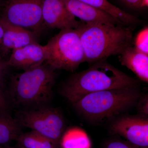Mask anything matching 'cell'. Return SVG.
I'll list each match as a JSON object with an SVG mask.
<instances>
[{"label":"cell","mask_w":148,"mask_h":148,"mask_svg":"<svg viewBox=\"0 0 148 148\" xmlns=\"http://www.w3.org/2000/svg\"><path fill=\"white\" fill-rule=\"evenodd\" d=\"M139 103V110L142 114V115L147 116L148 113V96H145L144 98H141Z\"/></svg>","instance_id":"obj_21"},{"label":"cell","mask_w":148,"mask_h":148,"mask_svg":"<svg viewBox=\"0 0 148 148\" xmlns=\"http://www.w3.org/2000/svg\"><path fill=\"white\" fill-rule=\"evenodd\" d=\"M61 148H91L90 138L84 130L73 127L64 131L59 142Z\"/></svg>","instance_id":"obj_15"},{"label":"cell","mask_w":148,"mask_h":148,"mask_svg":"<svg viewBox=\"0 0 148 148\" xmlns=\"http://www.w3.org/2000/svg\"><path fill=\"white\" fill-rule=\"evenodd\" d=\"M79 1L109 14L123 25L132 26L140 23L139 18L117 7L108 0Z\"/></svg>","instance_id":"obj_14"},{"label":"cell","mask_w":148,"mask_h":148,"mask_svg":"<svg viewBox=\"0 0 148 148\" xmlns=\"http://www.w3.org/2000/svg\"><path fill=\"white\" fill-rule=\"evenodd\" d=\"M46 53L45 46L33 43L14 49L7 60L8 67L27 71L45 63Z\"/></svg>","instance_id":"obj_10"},{"label":"cell","mask_w":148,"mask_h":148,"mask_svg":"<svg viewBox=\"0 0 148 148\" xmlns=\"http://www.w3.org/2000/svg\"><path fill=\"white\" fill-rule=\"evenodd\" d=\"M55 70L44 63L36 68L13 75L10 82V92L16 103L38 105L51 98L55 82Z\"/></svg>","instance_id":"obj_4"},{"label":"cell","mask_w":148,"mask_h":148,"mask_svg":"<svg viewBox=\"0 0 148 148\" xmlns=\"http://www.w3.org/2000/svg\"><path fill=\"white\" fill-rule=\"evenodd\" d=\"M20 126L16 119L0 114V145L16 140L21 133Z\"/></svg>","instance_id":"obj_17"},{"label":"cell","mask_w":148,"mask_h":148,"mask_svg":"<svg viewBox=\"0 0 148 148\" xmlns=\"http://www.w3.org/2000/svg\"><path fill=\"white\" fill-rule=\"evenodd\" d=\"M7 60L0 54V86H2L3 81L7 69L8 68L6 64Z\"/></svg>","instance_id":"obj_20"},{"label":"cell","mask_w":148,"mask_h":148,"mask_svg":"<svg viewBox=\"0 0 148 148\" xmlns=\"http://www.w3.org/2000/svg\"><path fill=\"white\" fill-rule=\"evenodd\" d=\"M45 46L46 64L53 69L75 71L84 62V54L77 29L61 30Z\"/></svg>","instance_id":"obj_5"},{"label":"cell","mask_w":148,"mask_h":148,"mask_svg":"<svg viewBox=\"0 0 148 148\" xmlns=\"http://www.w3.org/2000/svg\"><path fill=\"white\" fill-rule=\"evenodd\" d=\"M110 132L140 148L148 147V119L145 116H124L111 124Z\"/></svg>","instance_id":"obj_8"},{"label":"cell","mask_w":148,"mask_h":148,"mask_svg":"<svg viewBox=\"0 0 148 148\" xmlns=\"http://www.w3.org/2000/svg\"><path fill=\"white\" fill-rule=\"evenodd\" d=\"M148 6V0H141L140 8L147 7Z\"/></svg>","instance_id":"obj_25"},{"label":"cell","mask_w":148,"mask_h":148,"mask_svg":"<svg viewBox=\"0 0 148 148\" xmlns=\"http://www.w3.org/2000/svg\"><path fill=\"white\" fill-rule=\"evenodd\" d=\"M43 0H5L0 11V19L23 27L38 35L43 29Z\"/></svg>","instance_id":"obj_7"},{"label":"cell","mask_w":148,"mask_h":148,"mask_svg":"<svg viewBox=\"0 0 148 148\" xmlns=\"http://www.w3.org/2000/svg\"><path fill=\"white\" fill-rule=\"evenodd\" d=\"M61 1L72 15L84 23L122 24L109 14L79 0Z\"/></svg>","instance_id":"obj_12"},{"label":"cell","mask_w":148,"mask_h":148,"mask_svg":"<svg viewBox=\"0 0 148 148\" xmlns=\"http://www.w3.org/2000/svg\"><path fill=\"white\" fill-rule=\"evenodd\" d=\"M140 97L138 86L116 88L89 93L73 105L88 119L101 122L130 109L137 104Z\"/></svg>","instance_id":"obj_3"},{"label":"cell","mask_w":148,"mask_h":148,"mask_svg":"<svg viewBox=\"0 0 148 148\" xmlns=\"http://www.w3.org/2000/svg\"><path fill=\"white\" fill-rule=\"evenodd\" d=\"M1 87L0 86V112L4 110L7 106L6 100Z\"/></svg>","instance_id":"obj_23"},{"label":"cell","mask_w":148,"mask_h":148,"mask_svg":"<svg viewBox=\"0 0 148 148\" xmlns=\"http://www.w3.org/2000/svg\"><path fill=\"white\" fill-rule=\"evenodd\" d=\"M138 85L137 80L103 60L71 76L63 85L60 92L73 104L92 92Z\"/></svg>","instance_id":"obj_1"},{"label":"cell","mask_w":148,"mask_h":148,"mask_svg":"<svg viewBox=\"0 0 148 148\" xmlns=\"http://www.w3.org/2000/svg\"><path fill=\"white\" fill-rule=\"evenodd\" d=\"M0 148H10L8 147H5L3 145H0Z\"/></svg>","instance_id":"obj_26"},{"label":"cell","mask_w":148,"mask_h":148,"mask_svg":"<svg viewBox=\"0 0 148 148\" xmlns=\"http://www.w3.org/2000/svg\"><path fill=\"white\" fill-rule=\"evenodd\" d=\"M3 33V27H2L1 25L0 24V54L1 55V49L2 43Z\"/></svg>","instance_id":"obj_24"},{"label":"cell","mask_w":148,"mask_h":148,"mask_svg":"<svg viewBox=\"0 0 148 148\" xmlns=\"http://www.w3.org/2000/svg\"><path fill=\"white\" fill-rule=\"evenodd\" d=\"M42 14L45 26L49 29H77L81 24L61 0H43Z\"/></svg>","instance_id":"obj_9"},{"label":"cell","mask_w":148,"mask_h":148,"mask_svg":"<svg viewBox=\"0 0 148 148\" xmlns=\"http://www.w3.org/2000/svg\"><path fill=\"white\" fill-rule=\"evenodd\" d=\"M122 24H87L77 28L84 54V62L96 63L120 54L131 46L133 29Z\"/></svg>","instance_id":"obj_2"},{"label":"cell","mask_w":148,"mask_h":148,"mask_svg":"<svg viewBox=\"0 0 148 148\" xmlns=\"http://www.w3.org/2000/svg\"><path fill=\"white\" fill-rule=\"evenodd\" d=\"M135 49L148 55V27H145L138 32L134 40Z\"/></svg>","instance_id":"obj_18"},{"label":"cell","mask_w":148,"mask_h":148,"mask_svg":"<svg viewBox=\"0 0 148 148\" xmlns=\"http://www.w3.org/2000/svg\"><path fill=\"white\" fill-rule=\"evenodd\" d=\"M120 54L121 65L132 71L139 79L147 83L148 55L132 46L126 48Z\"/></svg>","instance_id":"obj_13"},{"label":"cell","mask_w":148,"mask_h":148,"mask_svg":"<svg viewBox=\"0 0 148 148\" xmlns=\"http://www.w3.org/2000/svg\"><path fill=\"white\" fill-rule=\"evenodd\" d=\"M0 24L3 29L1 53L5 55L14 49L38 42V34L23 28L0 19Z\"/></svg>","instance_id":"obj_11"},{"label":"cell","mask_w":148,"mask_h":148,"mask_svg":"<svg viewBox=\"0 0 148 148\" xmlns=\"http://www.w3.org/2000/svg\"><path fill=\"white\" fill-rule=\"evenodd\" d=\"M105 148H140L133 145L127 141L113 140L108 142Z\"/></svg>","instance_id":"obj_19"},{"label":"cell","mask_w":148,"mask_h":148,"mask_svg":"<svg viewBox=\"0 0 148 148\" xmlns=\"http://www.w3.org/2000/svg\"><path fill=\"white\" fill-rule=\"evenodd\" d=\"M16 141L21 148H58L59 146L34 130L21 133Z\"/></svg>","instance_id":"obj_16"},{"label":"cell","mask_w":148,"mask_h":148,"mask_svg":"<svg viewBox=\"0 0 148 148\" xmlns=\"http://www.w3.org/2000/svg\"><path fill=\"white\" fill-rule=\"evenodd\" d=\"M19 125L28 127L59 145L65 122L61 112L53 108L21 111L16 115Z\"/></svg>","instance_id":"obj_6"},{"label":"cell","mask_w":148,"mask_h":148,"mask_svg":"<svg viewBox=\"0 0 148 148\" xmlns=\"http://www.w3.org/2000/svg\"><path fill=\"white\" fill-rule=\"evenodd\" d=\"M125 5L130 8L135 9L140 8L141 0H121Z\"/></svg>","instance_id":"obj_22"}]
</instances>
